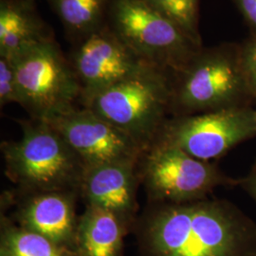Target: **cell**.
Here are the masks:
<instances>
[{"label": "cell", "instance_id": "obj_1", "mask_svg": "<svg viewBox=\"0 0 256 256\" xmlns=\"http://www.w3.org/2000/svg\"><path fill=\"white\" fill-rule=\"evenodd\" d=\"M140 223L147 256H256V223L234 203H151Z\"/></svg>", "mask_w": 256, "mask_h": 256}, {"label": "cell", "instance_id": "obj_2", "mask_svg": "<svg viewBox=\"0 0 256 256\" xmlns=\"http://www.w3.org/2000/svg\"><path fill=\"white\" fill-rule=\"evenodd\" d=\"M23 135L5 142L1 150L6 174L23 196L52 191H78L84 164L50 122H19Z\"/></svg>", "mask_w": 256, "mask_h": 256}, {"label": "cell", "instance_id": "obj_3", "mask_svg": "<svg viewBox=\"0 0 256 256\" xmlns=\"http://www.w3.org/2000/svg\"><path fill=\"white\" fill-rule=\"evenodd\" d=\"M171 76L170 117L250 106L239 45L202 48Z\"/></svg>", "mask_w": 256, "mask_h": 256}, {"label": "cell", "instance_id": "obj_4", "mask_svg": "<svg viewBox=\"0 0 256 256\" xmlns=\"http://www.w3.org/2000/svg\"><path fill=\"white\" fill-rule=\"evenodd\" d=\"M170 106V72L155 66L111 86L84 106L146 150L169 118Z\"/></svg>", "mask_w": 256, "mask_h": 256}, {"label": "cell", "instance_id": "obj_5", "mask_svg": "<svg viewBox=\"0 0 256 256\" xmlns=\"http://www.w3.org/2000/svg\"><path fill=\"white\" fill-rule=\"evenodd\" d=\"M14 64L18 102L32 119L50 120L81 106V86L54 37L10 58Z\"/></svg>", "mask_w": 256, "mask_h": 256}, {"label": "cell", "instance_id": "obj_6", "mask_svg": "<svg viewBox=\"0 0 256 256\" xmlns=\"http://www.w3.org/2000/svg\"><path fill=\"white\" fill-rule=\"evenodd\" d=\"M106 25L138 57L170 74L203 48L144 0H112Z\"/></svg>", "mask_w": 256, "mask_h": 256}, {"label": "cell", "instance_id": "obj_7", "mask_svg": "<svg viewBox=\"0 0 256 256\" xmlns=\"http://www.w3.org/2000/svg\"><path fill=\"white\" fill-rule=\"evenodd\" d=\"M138 169L151 203L196 202L209 198L220 186L238 185L214 162L164 144L156 142L144 151Z\"/></svg>", "mask_w": 256, "mask_h": 256}, {"label": "cell", "instance_id": "obj_8", "mask_svg": "<svg viewBox=\"0 0 256 256\" xmlns=\"http://www.w3.org/2000/svg\"><path fill=\"white\" fill-rule=\"evenodd\" d=\"M256 137V111L250 106L169 117L153 144L173 146L198 160L210 162Z\"/></svg>", "mask_w": 256, "mask_h": 256}, {"label": "cell", "instance_id": "obj_9", "mask_svg": "<svg viewBox=\"0 0 256 256\" xmlns=\"http://www.w3.org/2000/svg\"><path fill=\"white\" fill-rule=\"evenodd\" d=\"M68 58L81 86V106L111 86L154 66L130 50L108 25L72 44Z\"/></svg>", "mask_w": 256, "mask_h": 256}, {"label": "cell", "instance_id": "obj_10", "mask_svg": "<svg viewBox=\"0 0 256 256\" xmlns=\"http://www.w3.org/2000/svg\"><path fill=\"white\" fill-rule=\"evenodd\" d=\"M46 122L64 138L84 166L140 160L146 151L128 134L84 106Z\"/></svg>", "mask_w": 256, "mask_h": 256}, {"label": "cell", "instance_id": "obj_11", "mask_svg": "<svg viewBox=\"0 0 256 256\" xmlns=\"http://www.w3.org/2000/svg\"><path fill=\"white\" fill-rule=\"evenodd\" d=\"M140 160L84 166L79 192L86 204L110 210L128 227L137 214Z\"/></svg>", "mask_w": 256, "mask_h": 256}, {"label": "cell", "instance_id": "obj_12", "mask_svg": "<svg viewBox=\"0 0 256 256\" xmlns=\"http://www.w3.org/2000/svg\"><path fill=\"white\" fill-rule=\"evenodd\" d=\"M80 192L72 190L39 192L24 196L16 210L21 227L32 230L68 248L75 239L78 226L76 198Z\"/></svg>", "mask_w": 256, "mask_h": 256}, {"label": "cell", "instance_id": "obj_13", "mask_svg": "<svg viewBox=\"0 0 256 256\" xmlns=\"http://www.w3.org/2000/svg\"><path fill=\"white\" fill-rule=\"evenodd\" d=\"M54 37L39 16L36 0H0V56L12 58Z\"/></svg>", "mask_w": 256, "mask_h": 256}, {"label": "cell", "instance_id": "obj_14", "mask_svg": "<svg viewBox=\"0 0 256 256\" xmlns=\"http://www.w3.org/2000/svg\"><path fill=\"white\" fill-rule=\"evenodd\" d=\"M126 228L110 210L88 204L78 220L75 248L80 256H120Z\"/></svg>", "mask_w": 256, "mask_h": 256}, {"label": "cell", "instance_id": "obj_15", "mask_svg": "<svg viewBox=\"0 0 256 256\" xmlns=\"http://www.w3.org/2000/svg\"><path fill=\"white\" fill-rule=\"evenodd\" d=\"M112 0H48L75 44L108 24Z\"/></svg>", "mask_w": 256, "mask_h": 256}, {"label": "cell", "instance_id": "obj_16", "mask_svg": "<svg viewBox=\"0 0 256 256\" xmlns=\"http://www.w3.org/2000/svg\"><path fill=\"white\" fill-rule=\"evenodd\" d=\"M4 221L1 252L6 256H72L68 248L45 236L21 226L7 224L6 220Z\"/></svg>", "mask_w": 256, "mask_h": 256}, {"label": "cell", "instance_id": "obj_17", "mask_svg": "<svg viewBox=\"0 0 256 256\" xmlns=\"http://www.w3.org/2000/svg\"><path fill=\"white\" fill-rule=\"evenodd\" d=\"M172 21L194 41L202 45L198 30L200 0H144Z\"/></svg>", "mask_w": 256, "mask_h": 256}, {"label": "cell", "instance_id": "obj_18", "mask_svg": "<svg viewBox=\"0 0 256 256\" xmlns=\"http://www.w3.org/2000/svg\"><path fill=\"white\" fill-rule=\"evenodd\" d=\"M239 59L248 90L256 102V34L239 45Z\"/></svg>", "mask_w": 256, "mask_h": 256}, {"label": "cell", "instance_id": "obj_19", "mask_svg": "<svg viewBox=\"0 0 256 256\" xmlns=\"http://www.w3.org/2000/svg\"><path fill=\"white\" fill-rule=\"evenodd\" d=\"M18 102L16 68L9 57L0 56V106Z\"/></svg>", "mask_w": 256, "mask_h": 256}, {"label": "cell", "instance_id": "obj_20", "mask_svg": "<svg viewBox=\"0 0 256 256\" xmlns=\"http://www.w3.org/2000/svg\"><path fill=\"white\" fill-rule=\"evenodd\" d=\"M234 2L250 28L252 34H256V0H234Z\"/></svg>", "mask_w": 256, "mask_h": 256}, {"label": "cell", "instance_id": "obj_21", "mask_svg": "<svg viewBox=\"0 0 256 256\" xmlns=\"http://www.w3.org/2000/svg\"><path fill=\"white\" fill-rule=\"evenodd\" d=\"M238 185H240L256 202V162L248 174L238 180Z\"/></svg>", "mask_w": 256, "mask_h": 256}, {"label": "cell", "instance_id": "obj_22", "mask_svg": "<svg viewBox=\"0 0 256 256\" xmlns=\"http://www.w3.org/2000/svg\"><path fill=\"white\" fill-rule=\"evenodd\" d=\"M1 256H6V254H5L4 252H1Z\"/></svg>", "mask_w": 256, "mask_h": 256}, {"label": "cell", "instance_id": "obj_23", "mask_svg": "<svg viewBox=\"0 0 256 256\" xmlns=\"http://www.w3.org/2000/svg\"></svg>", "mask_w": 256, "mask_h": 256}]
</instances>
